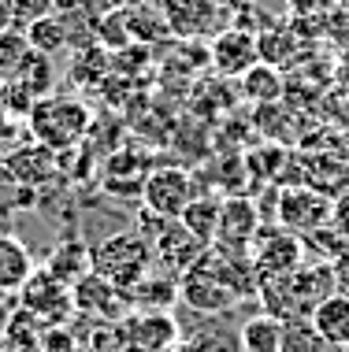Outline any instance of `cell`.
<instances>
[{
	"mask_svg": "<svg viewBox=\"0 0 349 352\" xmlns=\"http://www.w3.org/2000/svg\"><path fill=\"white\" fill-rule=\"evenodd\" d=\"M153 260H156L153 241L141 237L138 230H119L93 249V271H97L101 278H108L123 293H130L149 271H153Z\"/></svg>",
	"mask_w": 349,
	"mask_h": 352,
	"instance_id": "1",
	"label": "cell"
},
{
	"mask_svg": "<svg viewBox=\"0 0 349 352\" xmlns=\"http://www.w3.org/2000/svg\"><path fill=\"white\" fill-rule=\"evenodd\" d=\"M26 119H30V134L37 138V145H45V148H67L89 126L86 104L67 100V97H52V93L37 100Z\"/></svg>",
	"mask_w": 349,
	"mask_h": 352,
	"instance_id": "2",
	"label": "cell"
},
{
	"mask_svg": "<svg viewBox=\"0 0 349 352\" xmlns=\"http://www.w3.org/2000/svg\"><path fill=\"white\" fill-rule=\"evenodd\" d=\"M249 260L257 267V278H286L290 271H297L305 263V237L286 230V226L260 223L257 234L249 241Z\"/></svg>",
	"mask_w": 349,
	"mask_h": 352,
	"instance_id": "3",
	"label": "cell"
},
{
	"mask_svg": "<svg viewBox=\"0 0 349 352\" xmlns=\"http://www.w3.org/2000/svg\"><path fill=\"white\" fill-rule=\"evenodd\" d=\"M19 308L30 311L41 327H67V319L74 316L71 289L56 282L45 267H34L30 278L19 285Z\"/></svg>",
	"mask_w": 349,
	"mask_h": 352,
	"instance_id": "4",
	"label": "cell"
},
{
	"mask_svg": "<svg viewBox=\"0 0 349 352\" xmlns=\"http://www.w3.org/2000/svg\"><path fill=\"white\" fill-rule=\"evenodd\" d=\"M193 197V175L186 167H153L141 182V208L160 219H178Z\"/></svg>",
	"mask_w": 349,
	"mask_h": 352,
	"instance_id": "5",
	"label": "cell"
},
{
	"mask_svg": "<svg viewBox=\"0 0 349 352\" xmlns=\"http://www.w3.org/2000/svg\"><path fill=\"white\" fill-rule=\"evenodd\" d=\"M119 334L127 352H171L182 341V327L171 311H138L130 308L119 319Z\"/></svg>",
	"mask_w": 349,
	"mask_h": 352,
	"instance_id": "6",
	"label": "cell"
},
{
	"mask_svg": "<svg viewBox=\"0 0 349 352\" xmlns=\"http://www.w3.org/2000/svg\"><path fill=\"white\" fill-rule=\"evenodd\" d=\"M178 300L190 311H197V316H223V311H231L234 304H238V297L227 289V282L212 271L209 256H201V260L178 278Z\"/></svg>",
	"mask_w": 349,
	"mask_h": 352,
	"instance_id": "7",
	"label": "cell"
},
{
	"mask_svg": "<svg viewBox=\"0 0 349 352\" xmlns=\"http://www.w3.org/2000/svg\"><path fill=\"white\" fill-rule=\"evenodd\" d=\"M331 212L335 204L308 186H294L279 197V226H286V230H294L301 237L331 226Z\"/></svg>",
	"mask_w": 349,
	"mask_h": 352,
	"instance_id": "8",
	"label": "cell"
},
{
	"mask_svg": "<svg viewBox=\"0 0 349 352\" xmlns=\"http://www.w3.org/2000/svg\"><path fill=\"white\" fill-rule=\"evenodd\" d=\"M71 300H74V311L93 322H119L130 311V297L123 289H116L108 278H101L97 271H89L86 278L74 285Z\"/></svg>",
	"mask_w": 349,
	"mask_h": 352,
	"instance_id": "9",
	"label": "cell"
},
{
	"mask_svg": "<svg viewBox=\"0 0 349 352\" xmlns=\"http://www.w3.org/2000/svg\"><path fill=\"white\" fill-rule=\"evenodd\" d=\"M290 293V308H294V319H308L316 311V304H324L335 289V271L327 260L319 263H301L297 271H290L286 278H282Z\"/></svg>",
	"mask_w": 349,
	"mask_h": 352,
	"instance_id": "10",
	"label": "cell"
},
{
	"mask_svg": "<svg viewBox=\"0 0 349 352\" xmlns=\"http://www.w3.org/2000/svg\"><path fill=\"white\" fill-rule=\"evenodd\" d=\"M253 63H260V45H257V37H253L249 30L231 26V30L215 34V41H212V67L220 74H227V78H242Z\"/></svg>",
	"mask_w": 349,
	"mask_h": 352,
	"instance_id": "11",
	"label": "cell"
},
{
	"mask_svg": "<svg viewBox=\"0 0 349 352\" xmlns=\"http://www.w3.org/2000/svg\"><path fill=\"white\" fill-rule=\"evenodd\" d=\"M260 226V212L253 201L245 197H227L223 201V215H220V234H215V249L227 252H249V241Z\"/></svg>",
	"mask_w": 349,
	"mask_h": 352,
	"instance_id": "12",
	"label": "cell"
},
{
	"mask_svg": "<svg viewBox=\"0 0 349 352\" xmlns=\"http://www.w3.org/2000/svg\"><path fill=\"white\" fill-rule=\"evenodd\" d=\"M204 249H209V245H201V241H197V237H193L190 230H186V226L178 223V219H171V223L164 226V234H160L156 241H153L156 260L164 263V267L171 271L175 278H182V274L190 271L193 263L204 256ZM167 271H164V274H167Z\"/></svg>",
	"mask_w": 349,
	"mask_h": 352,
	"instance_id": "13",
	"label": "cell"
},
{
	"mask_svg": "<svg viewBox=\"0 0 349 352\" xmlns=\"http://www.w3.org/2000/svg\"><path fill=\"white\" fill-rule=\"evenodd\" d=\"M45 271H49L56 282H63L67 289H74V285L93 271V249H86L78 237H63V241L49 252Z\"/></svg>",
	"mask_w": 349,
	"mask_h": 352,
	"instance_id": "14",
	"label": "cell"
},
{
	"mask_svg": "<svg viewBox=\"0 0 349 352\" xmlns=\"http://www.w3.org/2000/svg\"><path fill=\"white\" fill-rule=\"evenodd\" d=\"M167 30L178 37H197L215 23V0H160Z\"/></svg>",
	"mask_w": 349,
	"mask_h": 352,
	"instance_id": "15",
	"label": "cell"
},
{
	"mask_svg": "<svg viewBox=\"0 0 349 352\" xmlns=\"http://www.w3.org/2000/svg\"><path fill=\"white\" fill-rule=\"evenodd\" d=\"M308 322L331 349H346L349 345V297L346 293H331L324 304H316Z\"/></svg>",
	"mask_w": 349,
	"mask_h": 352,
	"instance_id": "16",
	"label": "cell"
},
{
	"mask_svg": "<svg viewBox=\"0 0 349 352\" xmlns=\"http://www.w3.org/2000/svg\"><path fill=\"white\" fill-rule=\"evenodd\" d=\"M52 148L45 145H26V148H15L12 160H8V178L15 186H41L52 178Z\"/></svg>",
	"mask_w": 349,
	"mask_h": 352,
	"instance_id": "17",
	"label": "cell"
},
{
	"mask_svg": "<svg viewBox=\"0 0 349 352\" xmlns=\"http://www.w3.org/2000/svg\"><path fill=\"white\" fill-rule=\"evenodd\" d=\"M127 297H130V308H138V311H171L178 300V278L175 274L149 271Z\"/></svg>",
	"mask_w": 349,
	"mask_h": 352,
	"instance_id": "18",
	"label": "cell"
},
{
	"mask_svg": "<svg viewBox=\"0 0 349 352\" xmlns=\"http://www.w3.org/2000/svg\"><path fill=\"white\" fill-rule=\"evenodd\" d=\"M220 215H223V201L220 197H209V193H197L186 212L178 215V223L190 230L201 245H212L215 234H220Z\"/></svg>",
	"mask_w": 349,
	"mask_h": 352,
	"instance_id": "19",
	"label": "cell"
},
{
	"mask_svg": "<svg viewBox=\"0 0 349 352\" xmlns=\"http://www.w3.org/2000/svg\"><path fill=\"white\" fill-rule=\"evenodd\" d=\"M26 41H30V49L34 52H41V56H56V52H63L71 45V19L67 15H41V19H34L30 26H26Z\"/></svg>",
	"mask_w": 349,
	"mask_h": 352,
	"instance_id": "20",
	"label": "cell"
},
{
	"mask_svg": "<svg viewBox=\"0 0 349 352\" xmlns=\"http://www.w3.org/2000/svg\"><path fill=\"white\" fill-rule=\"evenodd\" d=\"M34 263L23 241L0 230V293H19V285L30 278Z\"/></svg>",
	"mask_w": 349,
	"mask_h": 352,
	"instance_id": "21",
	"label": "cell"
},
{
	"mask_svg": "<svg viewBox=\"0 0 349 352\" xmlns=\"http://www.w3.org/2000/svg\"><path fill=\"white\" fill-rule=\"evenodd\" d=\"M238 345L242 352H279L282 349V322L268 311H257L242 322L238 330Z\"/></svg>",
	"mask_w": 349,
	"mask_h": 352,
	"instance_id": "22",
	"label": "cell"
},
{
	"mask_svg": "<svg viewBox=\"0 0 349 352\" xmlns=\"http://www.w3.org/2000/svg\"><path fill=\"white\" fill-rule=\"evenodd\" d=\"M238 85H242L245 97L257 100V104H271V100H279V97H282L279 71L271 67V63H253V67L238 78Z\"/></svg>",
	"mask_w": 349,
	"mask_h": 352,
	"instance_id": "23",
	"label": "cell"
},
{
	"mask_svg": "<svg viewBox=\"0 0 349 352\" xmlns=\"http://www.w3.org/2000/svg\"><path fill=\"white\" fill-rule=\"evenodd\" d=\"M49 60H52V56H41V52L30 49V52H26V60L19 63V71L12 74V78L23 82L37 100L49 97V89H52V63H49Z\"/></svg>",
	"mask_w": 349,
	"mask_h": 352,
	"instance_id": "24",
	"label": "cell"
},
{
	"mask_svg": "<svg viewBox=\"0 0 349 352\" xmlns=\"http://www.w3.org/2000/svg\"><path fill=\"white\" fill-rule=\"evenodd\" d=\"M41 322H37L30 311H23L19 308L12 319H8V327H4V345H12L15 352H37L41 349Z\"/></svg>",
	"mask_w": 349,
	"mask_h": 352,
	"instance_id": "25",
	"label": "cell"
},
{
	"mask_svg": "<svg viewBox=\"0 0 349 352\" xmlns=\"http://www.w3.org/2000/svg\"><path fill=\"white\" fill-rule=\"evenodd\" d=\"M279 352H338V349L327 345L308 319H294V322H282V349Z\"/></svg>",
	"mask_w": 349,
	"mask_h": 352,
	"instance_id": "26",
	"label": "cell"
},
{
	"mask_svg": "<svg viewBox=\"0 0 349 352\" xmlns=\"http://www.w3.org/2000/svg\"><path fill=\"white\" fill-rule=\"evenodd\" d=\"M26 52H30V41H26L23 30L0 34V74H4V78H12V74L19 71V63L26 60Z\"/></svg>",
	"mask_w": 349,
	"mask_h": 352,
	"instance_id": "27",
	"label": "cell"
},
{
	"mask_svg": "<svg viewBox=\"0 0 349 352\" xmlns=\"http://www.w3.org/2000/svg\"><path fill=\"white\" fill-rule=\"evenodd\" d=\"M41 352H78V341L74 334H67V327H45Z\"/></svg>",
	"mask_w": 349,
	"mask_h": 352,
	"instance_id": "28",
	"label": "cell"
},
{
	"mask_svg": "<svg viewBox=\"0 0 349 352\" xmlns=\"http://www.w3.org/2000/svg\"><path fill=\"white\" fill-rule=\"evenodd\" d=\"M327 263H331V271H335V289L349 297V249H342L335 260H327Z\"/></svg>",
	"mask_w": 349,
	"mask_h": 352,
	"instance_id": "29",
	"label": "cell"
},
{
	"mask_svg": "<svg viewBox=\"0 0 349 352\" xmlns=\"http://www.w3.org/2000/svg\"><path fill=\"white\" fill-rule=\"evenodd\" d=\"M331 230L342 234V237H349V197H342V201L335 204V212H331Z\"/></svg>",
	"mask_w": 349,
	"mask_h": 352,
	"instance_id": "30",
	"label": "cell"
},
{
	"mask_svg": "<svg viewBox=\"0 0 349 352\" xmlns=\"http://www.w3.org/2000/svg\"><path fill=\"white\" fill-rule=\"evenodd\" d=\"M86 4H89V0H49V8L56 15H74V12H82Z\"/></svg>",
	"mask_w": 349,
	"mask_h": 352,
	"instance_id": "31",
	"label": "cell"
},
{
	"mask_svg": "<svg viewBox=\"0 0 349 352\" xmlns=\"http://www.w3.org/2000/svg\"><path fill=\"white\" fill-rule=\"evenodd\" d=\"M8 30H19L15 26V8H12V0H0V34H8Z\"/></svg>",
	"mask_w": 349,
	"mask_h": 352,
	"instance_id": "32",
	"label": "cell"
},
{
	"mask_svg": "<svg viewBox=\"0 0 349 352\" xmlns=\"http://www.w3.org/2000/svg\"><path fill=\"white\" fill-rule=\"evenodd\" d=\"M108 4L112 8H127V12H130V8H149L153 0H108Z\"/></svg>",
	"mask_w": 349,
	"mask_h": 352,
	"instance_id": "33",
	"label": "cell"
},
{
	"mask_svg": "<svg viewBox=\"0 0 349 352\" xmlns=\"http://www.w3.org/2000/svg\"><path fill=\"white\" fill-rule=\"evenodd\" d=\"M4 82H8V78H4V74H0V93H4Z\"/></svg>",
	"mask_w": 349,
	"mask_h": 352,
	"instance_id": "34",
	"label": "cell"
},
{
	"mask_svg": "<svg viewBox=\"0 0 349 352\" xmlns=\"http://www.w3.org/2000/svg\"><path fill=\"white\" fill-rule=\"evenodd\" d=\"M4 193H8V189H4V182H0V197H4Z\"/></svg>",
	"mask_w": 349,
	"mask_h": 352,
	"instance_id": "35",
	"label": "cell"
},
{
	"mask_svg": "<svg viewBox=\"0 0 349 352\" xmlns=\"http://www.w3.org/2000/svg\"><path fill=\"white\" fill-rule=\"evenodd\" d=\"M0 349H4V338H0Z\"/></svg>",
	"mask_w": 349,
	"mask_h": 352,
	"instance_id": "36",
	"label": "cell"
}]
</instances>
